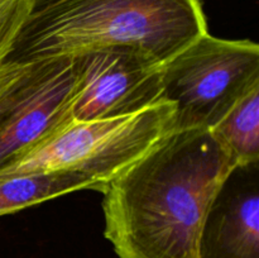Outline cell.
I'll list each match as a JSON object with an SVG mask.
<instances>
[{
	"label": "cell",
	"instance_id": "1",
	"mask_svg": "<svg viewBox=\"0 0 259 258\" xmlns=\"http://www.w3.org/2000/svg\"><path fill=\"white\" fill-rule=\"evenodd\" d=\"M234 167L210 129L167 133L101 191L116 255L196 258L205 217Z\"/></svg>",
	"mask_w": 259,
	"mask_h": 258
},
{
	"label": "cell",
	"instance_id": "2",
	"mask_svg": "<svg viewBox=\"0 0 259 258\" xmlns=\"http://www.w3.org/2000/svg\"><path fill=\"white\" fill-rule=\"evenodd\" d=\"M207 32L201 0H30L5 61L133 47L164 65Z\"/></svg>",
	"mask_w": 259,
	"mask_h": 258
},
{
	"label": "cell",
	"instance_id": "3",
	"mask_svg": "<svg viewBox=\"0 0 259 258\" xmlns=\"http://www.w3.org/2000/svg\"><path fill=\"white\" fill-rule=\"evenodd\" d=\"M259 86V47L209 32L163 65L162 100L175 105V129H210Z\"/></svg>",
	"mask_w": 259,
	"mask_h": 258
},
{
	"label": "cell",
	"instance_id": "4",
	"mask_svg": "<svg viewBox=\"0 0 259 258\" xmlns=\"http://www.w3.org/2000/svg\"><path fill=\"white\" fill-rule=\"evenodd\" d=\"M174 129L175 105L166 100L128 115L73 120L47 143L0 172H78L105 187Z\"/></svg>",
	"mask_w": 259,
	"mask_h": 258
},
{
	"label": "cell",
	"instance_id": "5",
	"mask_svg": "<svg viewBox=\"0 0 259 258\" xmlns=\"http://www.w3.org/2000/svg\"><path fill=\"white\" fill-rule=\"evenodd\" d=\"M75 93L72 58L22 63L0 90V169L22 161L72 123Z\"/></svg>",
	"mask_w": 259,
	"mask_h": 258
},
{
	"label": "cell",
	"instance_id": "6",
	"mask_svg": "<svg viewBox=\"0 0 259 258\" xmlns=\"http://www.w3.org/2000/svg\"><path fill=\"white\" fill-rule=\"evenodd\" d=\"M75 121L116 118L162 100L163 65L133 47H109L73 56Z\"/></svg>",
	"mask_w": 259,
	"mask_h": 258
},
{
	"label": "cell",
	"instance_id": "7",
	"mask_svg": "<svg viewBox=\"0 0 259 258\" xmlns=\"http://www.w3.org/2000/svg\"><path fill=\"white\" fill-rule=\"evenodd\" d=\"M196 258H259V162L237 166L209 207Z\"/></svg>",
	"mask_w": 259,
	"mask_h": 258
},
{
	"label": "cell",
	"instance_id": "8",
	"mask_svg": "<svg viewBox=\"0 0 259 258\" xmlns=\"http://www.w3.org/2000/svg\"><path fill=\"white\" fill-rule=\"evenodd\" d=\"M103 189L100 182L78 172H0V217L78 190Z\"/></svg>",
	"mask_w": 259,
	"mask_h": 258
},
{
	"label": "cell",
	"instance_id": "9",
	"mask_svg": "<svg viewBox=\"0 0 259 258\" xmlns=\"http://www.w3.org/2000/svg\"><path fill=\"white\" fill-rule=\"evenodd\" d=\"M235 166L259 162V86L248 91L212 128Z\"/></svg>",
	"mask_w": 259,
	"mask_h": 258
},
{
	"label": "cell",
	"instance_id": "10",
	"mask_svg": "<svg viewBox=\"0 0 259 258\" xmlns=\"http://www.w3.org/2000/svg\"><path fill=\"white\" fill-rule=\"evenodd\" d=\"M29 4L30 0H0V63L12 50Z\"/></svg>",
	"mask_w": 259,
	"mask_h": 258
},
{
	"label": "cell",
	"instance_id": "11",
	"mask_svg": "<svg viewBox=\"0 0 259 258\" xmlns=\"http://www.w3.org/2000/svg\"><path fill=\"white\" fill-rule=\"evenodd\" d=\"M22 67V63L10 62V61H4L0 63V90L10 81V78L18 72Z\"/></svg>",
	"mask_w": 259,
	"mask_h": 258
}]
</instances>
